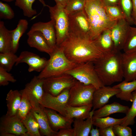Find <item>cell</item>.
Returning <instances> with one entry per match:
<instances>
[{
  "label": "cell",
  "instance_id": "1",
  "mask_svg": "<svg viewBox=\"0 0 136 136\" xmlns=\"http://www.w3.org/2000/svg\"><path fill=\"white\" fill-rule=\"evenodd\" d=\"M66 57L77 63L95 61L104 55L89 37L69 33L59 46Z\"/></svg>",
  "mask_w": 136,
  "mask_h": 136
},
{
  "label": "cell",
  "instance_id": "2",
  "mask_svg": "<svg viewBox=\"0 0 136 136\" xmlns=\"http://www.w3.org/2000/svg\"><path fill=\"white\" fill-rule=\"evenodd\" d=\"M93 63L96 73L104 86L121 82L124 78L120 51L105 55Z\"/></svg>",
  "mask_w": 136,
  "mask_h": 136
},
{
  "label": "cell",
  "instance_id": "3",
  "mask_svg": "<svg viewBox=\"0 0 136 136\" xmlns=\"http://www.w3.org/2000/svg\"><path fill=\"white\" fill-rule=\"evenodd\" d=\"M84 10L90 24L91 40L95 39L104 31L111 29L116 21L110 19L101 0H85Z\"/></svg>",
  "mask_w": 136,
  "mask_h": 136
},
{
  "label": "cell",
  "instance_id": "4",
  "mask_svg": "<svg viewBox=\"0 0 136 136\" xmlns=\"http://www.w3.org/2000/svg\"><path fill=\"white\" fill-rule=\"evenodd\" d=\"M47 64L38 76L45 79L60 75L75 66L77 63L69 60L66 56L62 48L57 46L50 55Z\"/></svg>",
  "mask_w": 136,
  "mask_h": 136
},
{
  "label": "cell",
  "instance_id": "5",
  "mask_svg": "<svg viewBox=\"0 0 136 136\" xmlns=\"http://www.w3.org/2000/svg\"><path fill=\"white\" fill-rule=\"evenodd\" d=\"M65 73L70 75L85 85H93L96 89L104 86L96 73L92 61L77 64Z\"/></svg>",
  "mask_w": 136,
  "mask_h": 136
},
{
  "label": "cell",
  "instance_id": "6",
  "mask_svg": "<svg viewBox=\"0 0 136 136\" xmlns=\"http://www.w3.org/2000/svg\"><path fill=\"white\" fill-rule=\"evenodd\" d=\"M49 8L51 20L54 23L55 30L56 45L59 46L64 40L69 33L68 15L64 6L56 4L51 7L47 5Z\"/></svg>",
  "mask_w": 136,
  "mask_h": 136
},
{
  "label": "cell",
  "instance_id": "7",
  "mask_svg": "<svg viewBox=\"0 0 136 136\" xmlns=\"http://www.w3.org/2000/svg\"><path fill=\"white\" fill-rule=\"evenodd\" d=\"M96 89L91 84L86 85L77 81L70 89L68 106H79L92 105Z\"/></svg>",
  "mask_w": 136,
  "mask_h": 136
},
{
  "label": "cell",
  "instance_id": "8",
  "mask_svg": "<svg viewBox=\"0 0 136 136\" xmlns=\"http://www.w3.org/2000/svg\"><path fill=\"white\" fill-rule=\"evenodd\" d=\"M77 81L70 75L64 73L43 79V89L45 92L56 96L64 89L70 88Z\"/></svg>",
  "mask_w": 136,
  "mask_h": 136
},
{
  "label": "cell",
  "instance_id": "9",
  "mask_svg": "<svg viewBox=\"0 0 136 136\" xmlns=\"http://www.w3.org/2000/svg\"><path fill=\"white\" fill-rule=\"evenodd\" d=\"M70 89H64L56 96L45 92L40 104L44 107L54 110L66 117V109L68 106Z\"/></svg>",
  "mask_w": 136,
  "mask_h": 136
},
{
  "label": "cell",
  "instance_id": "10",
  "mask_svg": "<svg viewBox=\"0 0 136 136\" xmlns=\"http://www.w3.org/2000/svg\"><path fill=\"white\" fill-rule=\"evenodd\" d=\"M68 16L69 33L90 38V26L84 10L70 14Z\"/></svg>",
  "mask_w": 136,
  "mask_h": 136
},
{
  "label": "cell",
  "instance_id": "11",
  "mask_svg": "<svg viewBox=\"0 0 136 136\" xmlns=\"http://www.w3.org/2000/svg\"><path fill=\"white\" fill-rule=\"evenodd\" d=\"M8 132L16 136H29L22 120L16 115L9 116L6 114L0 120V133Z\"/></svg>",
  "mask_w": 136,
  "mask_h": 136
},
{
  "label": "cell",
  "instance_id": "12",
  "mask_svg": "<svg viewBox=\"0 0 136 136\" xmlns=\"http://www.w3.org/2000/svg\"><path fill=\"white\" fill-rule=\"evenodd\" d=\"M125 18L117 21L110 29L111 37L115 49L120 51L127 37L131 27Z\"/></svg>",
  "mask_w": 136,
  "mask_h": 136
},
{
  "label": "cell",
  "instance_id": "13",
  "mask_svg": "<svg viewBox=\"0 0 136 136\" xmlns=\"http://www.w3.org/2000/svg\"><path fill=\"white\" fill-rule=\"evenodd\" d=\"M43 79L35 76L25 85L22 90L26 94L32 108L40 104L45 91L43 88Z\"/></svg>",
  "mask_w": 136,
  "mask_h": 136
},
{
  "label": "cell",
  "instance_id": "14",
  "mask_svg": "<svg viewBox=\"0 0 136 136\" xmlns=\"http://www.w3.org/2000/svg\"><path fill=\"white\" fill-rule=\"evenodd\" d=\"M47 61L46 58L41 57L33 52L23 51L18 57L15 65L22 63H26L28 65L29 72H41L45 67Z\"/></svg>",
  "mask_w": 136,
  "mask_h": 136
},
{
  "label": "cell",
  "instance_id": "15",
  "mask_svg": "<svg viewBox=\"0 0 136 136\" xmlns=\"http://www.w3.org/2000/svg\"><path fill=\"white\" fill-rule=\"evenodd\" d=\"M40 31L45 38L50 47L54 50L57 47L55 30L53 21L51 20L46 22H39L33 24L29 31Z\"/></svg>",
  "mask_w": 136,
  "mask_h": 136
},
{
  "label": "cell",
  "instance_id": "16",
  "mask_svg": "<svg viewBox=\"0 0 136 136\" xmlns=\"http://www.w3.org/2000/svg\"><path fill=\"white\" fill-rule=\"evenodd\" d=\"M120 90L113 86H104L96 89L93 94L92 101L94 111L106 105L110 98L120 92Z\"/></svg>",
  "mask_w": 136,
  "mask_h": 136
},
{
  "label": "cell",
  "instance_id": "17",
  "mask_svg": "<svg viewBox=\"0 0 136 136\" xmlns=\"http://www.w3.org/2000/svg\"><path fill=\"white\" fill-rule=\"evenodd\" d=\"M31 111L39 124L41 135L56 136L57 131L51 128L44 107L39 104L32 108Z\"/></svg>",
  "mask_w": 136,
  "mask_h": 136
},
{
  "label": "cell",
  "instance_id": "18",
  "mask_svg": "<svg viewBox=\"0 0 136 136\" xmlns=\"http://www.w3.org/2000/svg\"><path fill=\"white\" fill-rule=\"evenodd\" d=\"M44 109L53 130L58 131L61 129L72 128L74 119L67 118L53 110L45 107Z\"/></svg>",
  "mask_w": 136,
  "mask_h": 136
},
{
  "label": "cell",
  "instance_id": "19",
  "mask_svg": "<svg viewBox=\"0 0 136 136\" xmlns=\"http://www.w3.org/2000/svg\"><path fill=\"white\" fill-rule=\"evenodd\" d=\"M122 64L124 80L136 79V52L122 53Z\"/></svg>",
  "mask_w": 136,
  "mask_h": 136
},
{
  "label": "cell",
  "instance_id": "20",
  "mask_svg": "<svg viewBox=\"0 0 136 136\" xmlns=\"http://www.w3.org/2000/svg\"><path fill=\"white\" fill-rule=\"evenodd\" d=\"M28 38L27 43L31 47L46 53L49 56L53 51L49 46L44 36L39 31H29L27 33Z\"/></svg>",
  "mask_w": 136,
  "mask_h": 136
},
{
  "label": "cell",
  "instance_id": "21",
  "mask_svg": "<svg viewBox=\"0 0 136 136\" xmlns=\"http://www.w3.org/2000/svg\"><path fill=\"white\" fill-rule=\"evenodd\" d=\"M93 40L104 56L117 51L111 37L110 29L104 31Z\"/></svg>",
  "mask_w": 136,
  "mask_h": 136
},
{
  "label": "cell",
  "instance_id": "22",
  "mask_svg": "<svg viewBox=\"0 0 136 136\" xmlns=\"http://www.w3.org/2000/svg\"><path fill=\"white\" fill-rule=\"evenodd\" d=\"M129 108L120 104L117 102H114L109 104H106L101 108L94 111L93 118L108 116L111 114L117 113L126 114Z\"/></svg>",
  "mask_w": 136,
  "mask_h": 136
},
{
  "label": "cell",
  "instance_id": "23",
  "mask_svg": "<svg viewBox=\"0 0 136 136\" xmlns=\"http://www.w3.org/2000/svg\"><path fill=\"white\" fill-rule=\"evenodd\" d=\"M94 110L90 112L89 117L85 120L74 119L73 123V128L74 132V136H88L93 126L92 117Z\"/></svg>",
  "mask_w": 136,
  "mask_h": 136
},
{
  "label": "cell",
  "instance_id": "24",
  "mask_svg": "<svg viewBox=\"0 0 136 136\" xmlns=\"http://www.w3.org/2000/svg\"><path fill=\"white\" fill-rule=\"evenodd\" d=\"M28 21L26 19H21L18 21L16 27L10 30L11 38V51L15 53L19 48V42L20 38L27 29Z\"/></svg>",
  "mask_w": 136,
  "mask_h": 136
},
{
  "label": "cell",
  "instance_id": "25",
  "mask_svg": "<svg viewBox=\"0 0 136 136\" xmlns=\"http://www.w3.org/2000/svg\"><path fill=\"white\" fill-rule=\"evenodd\" d=\"M21 97L20 91L17 90H10L6 98L7 107L6 115L9 116L17 115Z\"/></svg>",
  "mask_w": 136,
  "mask_h": 136
},
{
  "label": "cell",
  "instance_id": "26",
  "mask_svg": "<svg viewBox=\"0 0 136 136\" xmlns=\"http://www.w3.org/2000/svg\"><path fill=\"white\" fill-rule=\"evenodd\" d=\"M120 90L116 97L120 99L127 101H132V93L136 90V79L130 81L124 80L113 86Z\"/></svg>",
  "mask_w": 136,
  "mask_h": 136
},
{
  "label": "cell",
  "instance_id": "27",
  "mask_svg": "<svg viewBox=\"0 0 136 136\" xmlns=\"http://www.w3.org/2000/svg\"><path fill=\"white\" fill-rule=\"evenodd\" d=\"M92 108V105L76 107L68 106L66 109V117L70 119L85 120L89 116Z\"/></svg>",
  "mask_w": 136,
  "mask_h": 136
},
{
  "label": "cell",
  "instance_id": "28",
  "mask_svg": "<svg viewBox=\"0 0 136 136\" xmlns=\"http://www.w3.org/2000/svg\"><path fill=\"white\" fill-rule=\"evenodd\" d=\"M11 51V38L10 30L5 25L3 21H0V53Z\"/></svg>",
  "mask_w": 136,
  "mask_h": 136
},
{
  "label": "cell",
  "instance_id": "29",
  "mask_svg": "<svg viewBox=\"0 0 136 136\" xmlns=\"http://www.w3.org/2000/svg\"><path fill=\"white\" fill-rule=\"evenodd\" d=\"M22 121L29 136H41L39 126L31 111Z\"/></svg>",
  "mask_w": 136,
  "mask_h": 136
},
{
  "label": "cell",
  "instance_id": "30",
  "mask_svg": "<svg viewBox=\"0 0 136 136\" xmlns=\"http://www.w3.org/2000/svg\"><path fill=\"white\" fill-rule=\"evenodd\" d=\"M15 5L21 9L24 15L28 18L37 14L36 10L32 8V5L35 0H15ZM44 6H46L43 0H38Z\"/></svg>",
  "mask_w": 136,
  "mask_h": 136
},
{
  "label": "cell",
  "instance_id": "31",
  "mask_svg": "<svg viewBox=\"0 0 136 136\" xmlns=\"http://www.w3.org/2000/svg\"><path fill=\"white\" fill-rule=\"evenodd\" d=\"M126 117L117 119L107 116L100 118H92L93 125L99 128H103L114 125H121L125 121Z\"/></svg>",
  "mask_w": 136,
  "mask_h": 136
},
{
  "label": "cell",
  "instance_id": "32",
  "mask_svg": "<svg viewBox=\"0 0 136 136\" xmlns=\"http://www.w3.org/2000/svg\"><path fill=\"white\" fill-rule=\"evenodd\" d=\"M18 58L15 54L11 51L0 53V66L7 71H10L15 64Z\"/></svg>",
  "mask_w": 136,
  "mask_h": 136
},
{
  "label": "cell",
  "instance_id": "33",
  "mask_svg": "<svg viewBox=\"0 0 136 136\" xmlns=\"http://www.w3.org/2000/svg\"><path fill=\"white\" fill-rule=\"evenodd\" d=\"M122 50L127 53L136 52V27H130Z\"/></svg>",
  "mask_w": 136,
  "mask_h": 136
},
{
  "label": "cell",
  "instance_id": "34",
  "mask_svg": "<svg viewBox=\"0 0 136 136\" xmlns=\"http://www.w3.org/2000/svg\"><path fill=\"white\" fill-rule=\"evenodd\" d=\"M20 91L22 97L17 115L22 120L26 118L31 109L32 107L25 93L22 90Z\"/></svg>",
  "mask_w": 136,
  "mask_h": 136
},
{
  "label": "cell",
  "instance_id": "35",
  "mask_svg": "<svg viewBox=\"0 0 136 136\" xmlns=\"http://www.w3.org/2000/svg\"><path fill=\"white\" fill-rule=\"evenodd\" d=\"M121 8L125 18L130 24L136 25L132 16L133 5L131 0H119V5Z\"/></svg>",
  "mask_w": 136,
  "mask_h": 136
},
{
  "label": "cell",
  "instance_id": "36",
  "mask_svg": "<svg viewBox=\"0 0 136 136\" xmlns=\"http://www.w3.org/2000/svg\"><path fill=\"white\" fill-rule=\"evenodd\" d=\"M132 105L129 108L127 113L126 114L125 120L124 123L121 125L123 126H128L134 124V119L136 116V90L132 93Z\"/></svg>",
  "mask_w": 136,
  "mask_h": 136
},
{
  "label": "cell",
  "instance_id": "37",
  "mask_svg": "<svg viewBox=\"0 0 136 136\" xmlns=\"http://www.w3.org/2000/svg\"><path fill=\"white\" fill-rule=\"evenodd\" d=\"M85 0H68L64 8L68 15L84 10Z\"/></svg>",
  "mask_w": 136,
  "mask_h": 136
},
{
  "label": "cell",
  "instance_id": "38",
  "mask_svg": "<svg viewBox=\"0 0 136 136\" xmlns=\"http://www.w3.org/2000/svg\"><path fill=\"white\" fill-rule=\"evenodd\" d=\"M107 14L110 19L113 21L125 18V16L119 5L106 6Z\"/></svg>",
  "mask_w": 136,
  "mask_h": 136
},
{
  "label": "cell",
  "instance_id": "39",
  "mask_svg": "<svg viewBox=\"0 0 136 136\" xmlns=\"http://www.w3.org/2000/svg\"><path fill=\"white\" fill-rule=\"evenodd\" d=\"M15 14L12 8L8 4L0 2V18L11 20L14 17Z\"/></svg>",
  "mask_w": 136,
  "mask_h": 136
},
{
  "label": "cell",
  "instance_id": "40",
  "mask_svg": "<svg viewBox=\"0 0 136 136\" xmlns=\"http://www.w3.org/2000/svg\"><path fill=\"white\" fill-rule=\"evenodd\" d=\"M5 69L0 66V86L8 85L10 82L15 83L16 80Z\"/></svg>",
  "mask_w": 136,
  "mask_h": 136
},
{
  "label": "cell",
  "instance_id": "41",
  "mask_svg": "<svg viewBox=\"0 0 136 136\" xmlns=\"http://www.w3.org/2000/svg\"><path fill=\"white\" fill-rule=\"evenodd\" d=\"M113 130L116 136H132V130L127 126L117 124L113 126Z\"/></svg>",
  "mask_w": 136,
  "mask_h": 136
},
{
  "label": "cell",
  "instance_id": "42",
  "mask_svg": "<svg viewBox=\"0 0 136 136\" xmlns=\"http://www.w3.org/2000/svg\"><path fill=\"white\" fill-rule=\"evenodd\" d=\"M100 136H115L113 130V126L99 128Z\"/></svg>",
  "mask_w": 136,
  "mask_h": 136
},
{
  "label": "cell",
  "instance_id": "43",
  "mask_svg": "<svg viewBox=\"0 0 136 136\" xmlns=\"http://www.w3.org/2000/svg\"><path fill=\"white\" fill-rule=\"evenodd\" d=\"M56 136H74L73 128H65L59 130L57 131Z\"/></svg>",
  "mask_w": 136,
  "mask_h": 136
},
{
  "label": "cell",
  "instance_id": "44",
  "mask_svg": "<svg viewBox=\"0 0 136 136\" xmlns=\"http://www.w3.org/2000/svg\"><path fill=\"white\" fill-rule=\"evenodd\" d=\"M106 6L119 5V0H101Z\"/></svg>",
  "mask_w": 136,
  "mask_h": 136
},
{
  "label": "cell",
  "instance_id": "45",
  "mask_svg": "<svg viewBox=\"0 0 136 136\" xmlns=\"http://www.w3.org/2000/svg\"><path fill=\"white\" fill-rule=\"evenodd\" d=\"M90 134L91 136H100L99 128L96 127L95 128H94L92 126L90 131Z\"/></svg>",
  "mask_w": 136,
  "mask_h": 136
},
{
  "label": "cell",
  "instance_id": "46",
  "mask_svg": "<svg viewBox=\"0 0 136 136\" xmlns=\"http://www.w3.org/2000/svg\"><path fill=\"white\" fill-rule=\"evenodd\" d=\"M133 5L132 16L134 20L136 17V0H131Z\"/></svg>",
  "mask_w": 136,
  "mask_h": 136
},
{
  "label": "cell",
  "instance_id": "47",
  "mask_svg": "<svg viewBox=\"0 0 136 136\" xmlns=\"http://www.w3.org/2000/svg\"><path fill=\"white\" fill-rule=\"evenodd\" d=\"M56 4H59L65 7L66 5L68 0H54Z\"/></svg>",
  "mask_w": 136,
  "mask_h": 136
},
{
  "label": "cell",
  "instance_id": "48",
  "mask_svg": "<svg viewBox=\"0 0 136 136\" xmlns=\"http://www.w3.org/2000/svg\"><path fill=\"white\" fill-rule=\"evenodd\" d=\"M0 136H16V135L13 133L6 132L4 133H0Z\"/></svg>",
  "mask_w": 136,
  "mask_h": 136
},
{
  "label": "cell",
  "instance_id": "49",
  "mask_svg": "<svg viewBox=\"0 0 136 136\" xmlns=\"http://www.w3.org/2000/svg\"><path fill=\"white\" fill-rule=\"evenodd\" d=\"M2 0L5 1V2H12L14 0Z\"/></svg>",
  "mask_w": 136,
  "mask_h": 136
},
{
  "label": "cell",
  "instance_id": "50",
  "mask_svg": "<svg viewBox=\"0 0 136 136\" xmlns=\"http://www.w3.org/2000/svg\"><path fill=\"white\" fill-rule=\"evenodd\" d=\"M134 20L135 23H136V17H135V18L134 19Z\"/></svg>",
  "mask_w": 136,
  "mask_h": 136
}]
</instances>
